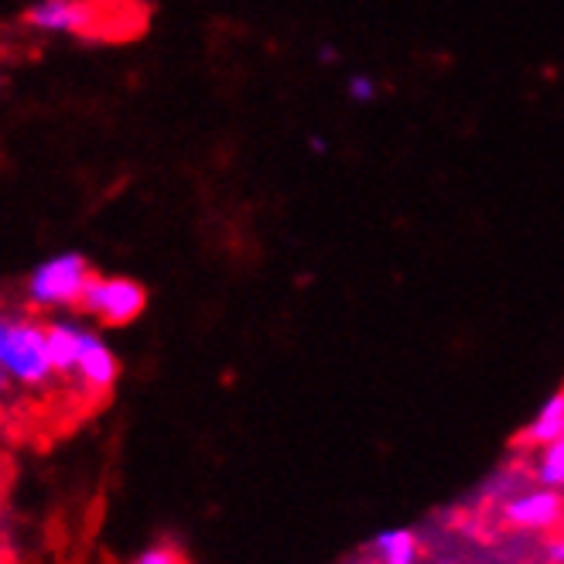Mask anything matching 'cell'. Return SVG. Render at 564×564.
<instances>
[{
    "instance_id": "cell-1",
    "label": "cell",
    "mask_w": 564,
    "mask_h": 564,
    "mask_svg": "<svg viewBox=\"0 0 564 564\" xmlns=\"http://www.w3.org/2000/svg\"><path fill=\"white\" fill-rule=\"evenodd\" d=\"M48 349L58 380H69L83 397L99 401L117 387L120 359L96 328L79 318L52 315L48 318Z\"/></svg>"
},
{
    "instance_id": "cell-2",
    "label": "cell",
    "mask_w": 564,
    "mask_h": 564,
    "mask_svg": "<svg viewBox=\"0 0 564 564\" xmlns=\"http://www.w3.org/2000/svg\"><path fill=\"white\" fill-rule=\"evenodd\" d=\"M0 370L28 393L48 390L58 373L48 349V318L24 308H0Z\"/></svg>"
},
{
    "instance_id": "cell-3",
    "label": "cell",
    "mask_w": 564,
    "mask_h": 564,
    "mask_svg": "<svg viewBox=\"0 0 564 564\" xmlns=\"http://www.w3.org/2000/svg\"><path fill=\"white\" fill-rule=\"evenodd\" d=\"M24 21L42 35L69 39H117L113 28H134L123 0H35Z\"/></svg>"
},
{
    "instance_id": "cell-4",
    "label": "cell",
    "mask_w": 564,
    "mask_h": 564,
    "mask_svg": "<svg viewBox=\"0 0 564 564\" xmlns=\"http://www.w3.org/2000/svg\"><path fill=\"white\" fill-rule=\"evenodd\" d=\"M89 260L76 250H62L35 263L24 281V302L31 312H52L65 315L83 305V294L93 281Z\"/></svg>"
},
{
    "instance_id": "cell-5",
    "label": "cell",
    "mask_w": 564,
    "mask_h": 564,
    "mask_svg": "<svg viewBox=\"0 0 564 564\" xmlns=\"http://www.w3.org/2000/svg\"><path fill=\"white\" fill-rule=\"evenodd\" d=\"M93 322L107 325V328H120L138 322L148 308V291L141 281L123 278V274H93L83 305H79Z\"/></svg>"
},
{
    "instance_id": "cell-6",
    "label": "cell",
    "mask_w": 564,
    "mask_h": 564,
    "mask_svg": "<svg viewBox=\"0 0 564 564\" xmlns=\"http://www.w3.org/2000/svg\"><path fill=\"white\" fill-rule=\"evenodd\" d=\"M507 523L523 530H551L564 520V500L557 489H534L523 492L503 507Z\"/></svg>"
},
{
    "instance_id": "cell-7",
    "label": "cell",
    "mask_w": 564,
    "mask_h": 564,
    "mask_svg": "<svg viewBox=\"0 0 564 564\" xmlns=\"http://www.w3.org/2000/svg\"><path fill=\"white\" fill-rule=\"evenodd\" d=\"M557 435H564V390H557L554 397H547L544 408L534 414V421L523 427L520 445H541L544 448Z\"/></svg>"
},
{
    "instance_id": "cell-8",
    "label": "cell",
    "mask_w": 564,
    "mask_h": 564,
    "mask_svg": "<svg viewBox=\"0 0 564 564\" xmlns=\"http://www.w3.org/2000/svg\"><path fill=\"white\" fill-rule=\"evenodd\" d=\"M373 547H377L383 564H417V538L411 534V530H404V527L377 534Z\"/></svg>"
},
{
    "instance_id": "cell-9",
    "label": "cell",
    "mask_w": 564,
    "mask_h": 564,
    "mask_svg": "<svg viewBox=\"0 0 564 564\" xmlns=\"http://www.w3.org/2000/svg\"><path fill=\"white\" fill-rule=\"evenodd\" d=\"M538 479L547 489H561L564 486V435H557L554 442L544 445L541 462H538Z\"/></svg>"
},
{
    "instance_id": "cell-10",
    "label": "cell",
    "mask_w": 564,
    "mask_h": 564,
    "mask_svg": "<svg viewBox=\"0 0 564 564\" xmlns=\"http://www.w3.org/2000/svg\"><path fill=\"white\" fill-rule=\"evenodd\" d=\"M130 564H185V557L175 547H169V544H158V547L141 551Z\"/></svg>"
},
{
    "instance_id": "cell-11",
    "label": "cell",
    "mask_w": 564,
    "mask_h": 564,
    "mask_svg": "<svg viewBox=\"0 0 564 564\" xmlns=\"http://www.w3.org/2000/svg\"><path fill=\"white\" fill-rule=\"evenodd\" d=\"M346 93H349V99H356V104H373V99H377V83H373L370 76L356 73V76L346 83Z\"/></svg>"
},
{
    "instance_id": "cell-12",
    "label": "cell",
    "mask_w": 564,
    "mask_h": 564,
    "mask_svg": "<svg viewBox=\"0 0 564 564\" xmlns=\"http://www.w3.org/2000/svg\"><path fill=\"white\" fill-rule=\"evenodd\" d=\"M339 58V52H336V45H322L318 48V62H325V65H332V62H336Z\"/></svg>"
},
{
    "instance_id": "cell-13",
    "label": "cell",
    "mask_w": 564,
    "mask_h": 564,
    "mask_svg": "<svg viewBox=\"0 0 564 564\" xmlns=\"http://www.w3.org/2000/svg\"><path fill=\"white\" fill-rule=\"evenodd\" d=\"M551 561H554V564H564V538L551 544Z\"/></svg>"
},
{
    "instance_id": "cell-14",
    "label": "cell",
    "mask_w": 564,
    "mask_h": 564,
    "mask_svg": "<svg viewBox=\"0 0 564 564\" xmlns=\"http://www.w3.org/2000/svg\"><path fill=\"white\" fill-rule=\"evenodd\" d=\"M8 387H11V383H8V377H4V370H0V397H4V393H8Z\"/></svg>"
},
{
    "instance_id": "cell-15",
    "label": "cell",
    "mask_w": 564,
    "mask_h": 564,
    "mask_svg": "<svg viewBox=\"0 0 564 564\" xmlns=\"http://www.w3.org/2000/svg\"><path fill=\"white\" fill-rule=\"evenodd\" d=\"M312 151H325V141L322 138H312Z\"/></svg>"
},
{
    "instance_id": "cell-16",
    "label": "cell",
    "mask_w": 564,
    "mask_h": 564,
    "mask_svg": "<svg viewBox=\"0 0 564 564\" xmlns=\"http://www.w3.org/2000/svg\"><path fill=\"white\" fill-rule=\"evenodd\" d=\"M0 564H4V544H0Z\"/></svg>"
}]
</instances>
